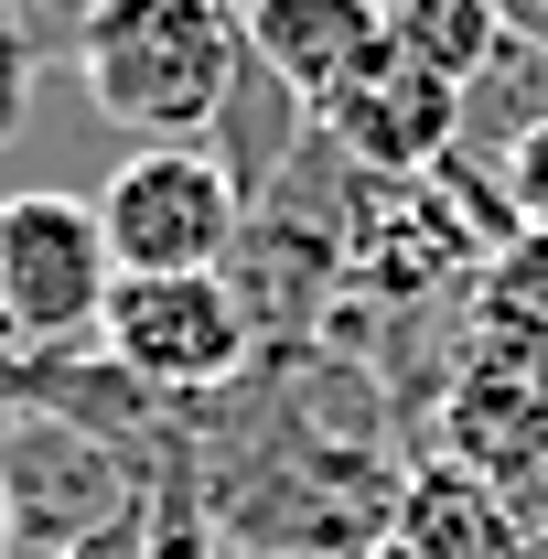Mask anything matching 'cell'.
I'll use <instances>...</instances> for the list:
<instances>
[{
	"label": "cell",
	"mask_w": 548,
	"mask_h": 559,
	"mask_svg": "<svg viewBox=\"0 0 548 559\" xmlns=\"http://www.w3.org/2000/svg\"><path fill=\"white\" fill-rule=\"evenodd\" d=\"M75 75H86L108 130H130L140 151H183V140H205L215 97L237 75V11H215V0H86Z\"/></svg>",
	"instance_id": "1"
},
{
	"label": "cell",
	"mask_w": 548,
	"mask_h": 559,
	"mask_svg": "<svg viewBox=\"0 0 548 559\" xmlns=\"http://www.w3.org/2000/svg\"><path fill=\"white\" fill-rule=\"evenodd\" d=\"M215 11H248V0H215Z\"/></svg>",
	"instance_id": "21"
},
{
	"label": "cell",
	"mask_w": 548,
	"mask_h": 559,
	"mask_svg": "<svg viewBox=\"0 0 548 559\" xmlns=\"http://www.w3.org/2000/svg\"><path fill=\"white\" fill-rule=\"evenodd\" d=\"M237 226H248V205H237V183L215 173L194 140H183V151H130V162L97 183V237H108L119 280L226 270Z\"/></svg>",
	"instance_id": "5"
},
{
	"label": "cell",
	"mask_w": 548,
	"mask_h": 559,
	"mask_svg": "<svg viewBox=\"0 0 548 559\" xmlns=\"http://www.w3.org/2000/svg\"><path fill=\"white\" fill-rule=\"evenodd\" d=\"M0 559H11V495H0Z\"/></svg>",
	"instance_id": "18"
},
{
	"label": "cell",
	"mask_w": 548,
	"mask_h": 559,
	"mask_svg": "<svg viewBox=\"0 0 548 559\" xmlns=\"http://www.w3.org/2000/svg\"><path fill=\"white\" fill-rule=\"evenodd\" d=\"M388 538H398L409 559H516V506L484 485V474L441 463V452H419L409 474H398Z\"/></svg>",
	"instance_id": "10"
},
{
	"label": "cell",
	"mask_w": 548,
	"mask_h": 559,
	"mask_svg": "<svg viewBox=\"0 0 548 559\" xmlns=\"http://www.w3.org/2000/svg\"><path fill=\"white\" fill-rule=\"evenodd\" d=\"M65 11H86V0H65Z\"/></svg>",
	"instance_id": "22"
},
{
	"label": "cell",
	"mask_w": 548,
	"mask_h": 559,
	"mask_svg": "<svg viewBox=\"0 0 548 559\" xmlns=\"http://www.w3.org/2000/svg\"><path fill=\"white\" fill-rule=\"evenodd\" d=\"M312 130L334 140L366 183H430V173L463 151V97H452L441 75H419L409 55H377Z\"/></svg>",
	"instance_id": "6"
},
{
	"label": "cell",
	"mask_w": 548,
	"mask_h": 559,
	"mask_svg": "<svg viewBox=\"0 0 548 559\" xmlns=\"http://www.w3.org/2000/svg\"><path fill=\"white\" fill-rule=\"evenodd\" d=\"M119 259L97 194H0V355H86L108 323Z\"/></svg>",
	"instance_id": "3"
},
{
	"label": "cell",
	"mask_w": 548,
	"mask_h": 559,
	"mask_svg": "<svg viewBox=\"0 0 548 559\" xmlns=\"http://www.w3.org/2000/svg\"><path fill=\"white\" fill-rule=\"evenodd\" d=\"M22 108H33V44H22V22L0 11V140L22 130Z\"/></svg>",
	"instance_id": "14"
},
{
	"label": "cell",
	"mask_w": 548,
	"mask_h": 559,
	"mask_svg": "<svg viewBox=\"0 0 548 559\" xmlns=\"http://www.w3.org/2000/svg\"><path fill=\"white\" fill-rule=\"evenodd\" d=\"M151 516V506H140ZM65 559H140V527H119V538H86V549H65Z\"/></svg>",
	"instance_id": "17"
},
{
	"label": "cell",
	"mask_w": 548,
	"mask_h": 559,
	"mask_svg": "<svg viewBox=\"0 0 548 559\" xmlns=\"http://www.w3.org/2000/svg\"><path fill=\"white\" fill-rule=\"evenodd\" d=\"M430 441H441V463L484 474L495 495L538 485V474H548V388H538V377H516V366L463 355L452 388H441V409H430Z\"/></svg>",
	"instance_id": "7"
},
{
	"label": "cell",
	"mask_w": 548,
	"mask_h": 559,
	"mask_svg": "<svg viewBox=\"0 0 548 559\" xmlns=\"http://www.w3.org/2000/svg\"><path fill=\"white\" fill-rule=\"evenodd\" d=\"M366 559H409V549H398V538H377V549H366Z\"/></svg>",
	"instance_id": "19"
},
{
	"label": "cell",
	"mask_w": 548,
	"mask_h": 559,
	"mask_svg": "<svg viewBox=\"0 0 548 559\" xmlns=\"http://www.w3.org/2000/svg\"><path fill=\"white\" fill-rule=\"evenodd\" d=\"M377 11H409V0H377Z\"/></svg>",
	"instance_id": "20"
},
{
	"label": "cell",
	"mask_w": 548,
	"mask_h": 559,
	"mask_svg": "<svg viewBox=\"0 0 548 559\" xmlns=\"http://www.w3.org/2000/svg\"><path fill=\"white\" fill-rule=\"evenodd\" d=\"M505 33H516L527 66H548V0H505Z\"/></svg>",
	"instance_id": "16"
},
{
	"label": "cell",
	"mask_w": 548,
	"mask_h": 559,
	"mask_svg": "<svg viewBox=\"0 0 548 559\" xmlns=\"http://www.w3.org/2000/svg\"><path fill=\"white\" fill-rule=\"evenodd\" d=\"M301 140H312V108H301V97H290V86H279V75L237 44V75H226V97H215V119H205V140H194V151L237 183V205H270L279 173L301 162Z\"/></svg>",
	"instance_id": "9"
},
{
	"label": "cell",
	"mask_w": 548,
	"mask_h": 559,
	"mask_svg": "<svg viewBox=\"0 0 548 559\" xmlns=\"http://www.w3.org/2000/svg\"><path fill=\"white\" fill-rule=\"evenodd\" d=\"M140 559H237V549L215 538V516L194 506V485H162L151 516H140Z\"/></svg>",
	"instance_id": "12"
},
{
	"label": "cell",
	"mask_w": 548,
	"mask_h": 559,
	"mask_svg": "<svg viewBox=\"0 0 548 559\" xmlns=\"http://www.w3.org/2000/svg\"><path fill=\"white\" fill-rule=\"evenodd\" d=\"M495 183H505V215L516 226H548V119H527V130L505 140V173Z\"/></svg>",
	"instance_id": "13"
},
{
	"label": "cell",
	"mask_w": 548,
	"mask_h": 559,
	"mask_svg": "<svg viewBox=\"0 0 548 559\" xmlns=\"http://www.w3.org/2000/svg\"><path fill=\"white\" fill-rule=\"evenodd\" d=\"M0 495H11V559H65L86 538L140 527V506H151V485L108 441L44 409H0Z\"/></svg>",
	"instance_id": "4"
},
{
	"label": "cell",
	"mask_w": 548,
	"mask_h": 559,
	"mask_svg": "<svg viewBox=\"0 0 548 559\" xmlns=\"http://www.w3.org/2000/svg\"><path fill=\"white\" fill-rule=\"evenodd\" d=\"M388 55L441 75L452 97H474L484 75L516 55V33H505V0H409V11H388Z\"/></svg>",
	"instance_id": "11"
},
{
	"label": "cell",
	"mask_w": 548,
	"mask_h": 559,
	"mask_svg": "<svg viewBox=\"0 0 548 559\" xmlns=\"http://www.w3.org/2000/svg\"><path fill=\"white\" fill-rule=\"evenodd\" d=\"M97 355L130 377L151 409L194 419L215 399H237L259 377V323L237 312L226 270H194V280H119L108 290V323H97Z\"/></svg>",
	"instance_id": "2"
},
{
	"label": "cell",
	"mask_w": 548,
	"mask_h": 559,
	"mask_svg": "<svg viewBox=\"0 0 548 559\" xmlns=\"http://www.w3.org/2000/svg\"><path fill=\"white\" fill-rule=\"evenodd\" d=\"M237 44L323 119L344 86L388 55V11H377V0H248V11H237Z\"/></svg>",
	"instance_id": "8"
},
{
	"label": "cell",
	"mask_w": 548,
	"mask_h": 559,
	"mask_svg": "<svg viewBox=\"0 0 548 559\" xmlns=\"http://www.w3.org/2000/svg\"><path fill=\"white\" fill-rule=\"evenodd\" d=\"M505 506H516V559H548V474H538V485H516Z\"/></svg>",
	"instance_id": "15"
}]
</instances>
